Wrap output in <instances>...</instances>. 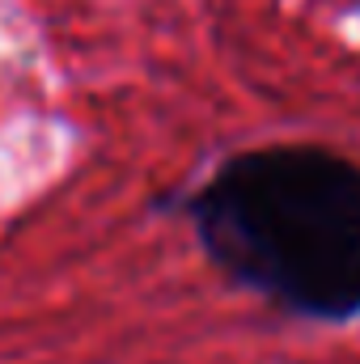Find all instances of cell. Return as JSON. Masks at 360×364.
<instances>
[{
  "label": "cell",
  "instance_id": "cell-1",
  "mask_svg": "<svg viewBox=\"0 0 360 364\" xmlns=\"http://www.w3.org/2000/svg\"><path fill=\"white\" fill-rule=\"evenodd\" d=\"M182 216L212 267L271 309L360 318V161L327 144H259L225 157Z\"/></svg>",
  "mask_w": 360,
  "mask_h": 364
}]
</instances>
